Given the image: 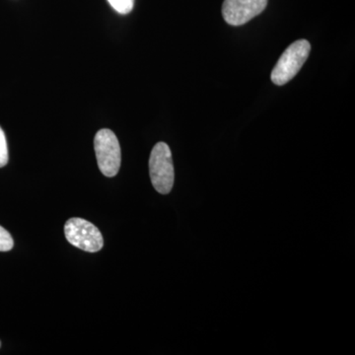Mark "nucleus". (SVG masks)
Returning <instances> with one entry per match:
<instances>
[{"label":"nucleus","mask_w":355,"mask_h":355,"mask_svg":"<svg viewBox=\"0 0 355 355\" xmlns=\"http://www.w3.org/2000/svg\"><path fill=\"white\" fill-rule=\"evenodd\" d=\"M96 158L100 171L106 177L116 176L121 168V146L116 135L108 128L96 133L94 139Z\"/></svg>","instance_id":"7ed1b4c3"},{"label":"nucleus","mask_w":355,"mask_h":355,"mask_svg":"<svg viewBox=\"0 0 355 355\" xmlns=\"http://www.w3.org/2000/svg\"><path fill=\"white\" fill-rule=\"evenodd\" d=\"M149 174L154 189L167 195L174 186L175 172L171 149L165 142H158L153 147L149 158Z\"/></svg>","instance_id":"f03ea898"},{"label":"nucleus","mask_w":355,"mask_h":355,"mask_svg":"<svg viewBox=\"0 0 355 355\" xmlns=\"http://www.w3.org/2000/svg\"><path fill=\"white\" fill-rule=\"evenodd\" d=\"M311 44L307 40H298L292 43L280 55L272 69V81L275 85H284L295 77L309 57Z\"/></svg>","instance_id":"f257e3e1"},{"label":"nucleus","mask_w":355,"mask_h":355,"mask_svg":"<svg viewBox=\"0 0 355 355\" xmlns=\"http://www.w3.org/2000/svg\"><path fill=\"white\" fill-rule=\"evenodd\" d=\"M268 0H224L222 15L229 25L246 24L265 10Z\"/></svg>","instance_id":"39448f33"},{"label":"nucleus","mask_w":355,"mask_h":355,"mask_svg":"<svg viewBox=\"0 0 355 355\" xmlns=\"http://www.w3.org/2000/svg\"><path fill=\"white\" fill-rule=\"evenodd\" d=\"M108 2L116 12L123 15L132 12L135 6V0H108Z\"/></svg>","instance_id":"423d86ee"},{"label":"nucleus","mask_w":355,"mask_h":355,"mask_svg":"<svg viewBox=\"0 0 355 355\" xmlns=\"http://www.w3.org/2000/svg\"><path fill=\"white\" fill-rule=\"evenodd\" d=\"M64 234L70 244L89 253L99 252L104 239L99 229L83 218H70L64 225Z\"/></svg>","instance_id":"20e7f679"},{"label":"nucleus","mask_w":355,"mask_h":355,"mask_svg":"<svg viewBox=\"0 0 355 355\" xmlns=\"http://www.w3.org/2000/svg\"><path fill=\"white\" fill-rule=\"evenodd\" d=\"M8 163V147L6 133L0 128V168L4 167Z\"/></svg>","instance_id":"6e6552de"},{"label":"nucleus","mask_w":355,"mask_h":355,"mask_svg":"<svg viewBox=\"0 0 355 355\" xmlns=\"http://www.w3.org/2000/svg\"><path fill=\"white\" fill-rule=\"evenodd\" d=\"M14 242L10 233L0 226V252H8L12 249Z\"/></svg>","instance_id":"0eeeda50"}]
</instances>
